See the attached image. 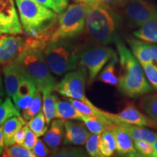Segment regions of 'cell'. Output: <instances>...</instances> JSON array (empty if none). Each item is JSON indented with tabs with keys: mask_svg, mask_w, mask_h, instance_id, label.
Instances as JSON below:
<instances>
[{
	"mask_svg": "<svg viewBox=\"0 0 157 157\" xmlns=\"http://www.w3.org/2000/svg\"><path fill=\"white\" fill-rule=\"evenodd\" d=\"M64 120L60 119H54L50 129H48L43 138L44 142L52 150V153L56 151L60 146L64 137Z\"/></svg>",
	"mask_w": 157,
	"mask_h": 157,
	"instance_id": "e0dca14e",
	"label": "cell"
},
{
	"mask_svg": "<svg viewBox=\"0 0 157 157\" xmlns=\"http://www.w3.org/2000/svg\"><path fill=\"white\" fill-rule=\"evenodd\" d=\"M134 146L137 151L141 156L152 157L154 153V148L151 143L146 140H135Z\"/></svg>",
	"mask_w": 157,
	"mask_h": 157,
	"instance_id": "8d00e7d4",
	"label": "cell"
},
{
	"mask_svg": "<svg viewBox=\"0 0 157 157\" xmlns=\"http://www.w3.org/2000/svg\"><path fill=\"white\" fill-rule=\"evenodd\" d=\"M23 33L14 0H0V35Z\"/></svg>",
	"mask_w": 157,
	"mask_h": 157,
	"instance_id": "9c48e42d",
	"label": "cell"
},
{
	"mask_svg": "<svg viewBox=\"0 0 157 157\" xmlns=\"http://www.w3.org/2000/svg\"><path fill=\"white\" fill-rule=\"evenodd\" d=\"M21 113L10 98H6L5 101L0 103V126L3 124L7 119L13 117H20Z\"/></svg>",
	"mask_w": 157,
	"mask_h": 157,
	"instance_id": "f1b7e54d",
	"label": "cell"
},
{
	"mask_svg": "<svg viewBox=\"0 0 157 157\" xmlns=\"http://www.w3.org/2000/svg\"><path fill=\"white\" fill-rule=\"evenodd\" d=\"M25 137V132L24 126H23L21 129H19L17 132L15 133L14 136V141L15 143H16L17 145H21L22 146L23 142H24Z\"/></svg>",
	"mask_w": 157,
	"mask_h": 157,
	"instance_id": "60d3db41",
	"label": "cell"
},
{
	"mask_svg": "<svg viewBox=\"0 0 157 157\" xmlns=\"http://www.w3.org/2000/svg\"><path fill=\"white\" fill-rule=\"evenodd\" d=\"M87 154L83 148L78 147H66L52 153V157H85Z\"/></svg>",
	"mask_w": 157,
	"mask_h": 157,
	"instance_id": "836d02e7",
	"label": "cell"
},
{
	"mask_svg": "<svg viewBox=\"0 0 157 157\" xmlns=\"http://www.w3.org/2000/svg\"><path fill=\"white\" fill-rule=\"evenodd\" d=\"M101 134L93 133L90 135L85 143L87 154L92 157H103L99 148V140Z\"/></svg>",
	"mask_w": 157,
	"mask_h": 157,
	"instance_id": "d6a6232c",
	"label": "cell"
},
{
	"mask_svg": "<svg viewBox=\"0 0 157 157\" xmlns=\"http://www.w3.org/2000/svg\"><path fill=\"white\" fill-rule=\"evenodd\" d=\"M4 157H36L30 149L26 148L21 145H11L6 146L2 153Z\"/></svg>",
	"mask_w": 157,
	"mask_h": 157,
	"instance_id": "1f68e13d",
	"label": "cell"
},
{
	"mask_svg": "<svg viewBox=\"0 0 157 157\" xmlns=\"http://www.w3.org/2000/svg\"><path fill=\"white\" fill-rule=\"evenodd\" d=\"M5 140H4V135L2 131V127L0 126V154H2L5 150Z\"/></svg>",
	"mask_w": 157,
	"mask_h": 157,
	"instance_id": "b9f144b4",
	"label": "cell"
},
{
	"mask_svg": "<svg viewBox=\"0 0 157 157\" xmlns=\"http://www.w3.org/2000/svg\"><path fill=\"white\" fill-rule=\"evenodd\" d=\"M116 140L113 127L101 133L99 140V148L103 157L112 156L116 151Z\"/></svg>",
	"mask_w": 157,
	"mask_h": 157,
	"instance_id": "484cf974",
	"label": "cell"
},
{
	"mask_svg": "<svg viewBox=\"0 0 157 157\" xmlns=\"http://www.w3.org/2000/svg\"><path fill=\"white\" fill-rule=\"evenodd\" d=\"M110 119L115 124L121 121L137 126L157 128L156 121L143 114L133 103H127L122 111L117 114L110 113Z\"/></svg>",
	"mask_w": 157,
	"mask_h": 157,
	"instance_id": "8fae6325",
	"label": "cell"
},
{
	"mask_svg": "<svg viewBox=\"0 0 157 157\" xmlns=\"http://www.w3.org/2000/svg\"><path fill=\"white\" fill-rule=\"evenodd\" d=\"M2 102V100H1V99H0V103H1Z\"/></svg>",
	"mask_w": 157,
	"mask_h": 157,
	"instance_id": "7dc6e473",
	"label": "cell"
},
{
	"mask_svg": "<svg viewBox=\"0 0 157 157\" xmlns=\"http://www.w3.org/2000/svg\"><path fill=\"white\" fill-rule=\"evenodd\" d=\"M68 101H70L78 111H80L82 114L87 116H95V117H109V112L104 111L103 110L98 109L94 104L90 102L89 99L86 101H79V100L69 98Z\"/></svg>",
	"mask_w": 157,
	"mask_h": 157,
	"instance_id": "d4e9b609",
	"label": "cell"
},
{
	"mask_svg": "<svg viewBox=\"0 0 157 157\" xmlns=\"http://www.w3.org/2000/svg\"><path fill=\"white\" fill-rule=\"evenodd\" d=\"M140 105L148 117L157 122V94L144 96Z\"/></svg>",
	"mask_w": 157,
	"mask_h": 157,
	"instance_id": "4dcf8cb0",
	"label": "cell"
},
{
	"mask_svg": "<svg viewBox=\"0 0 157 157\" xmlns=\"http://www.w3.org/2000/svg\"><path fill=\"white\" fill-rule=\"evenodd\" d=\"M83 114L74 107L70 101H58L56 103V119H76L82 120Z\"/></svg>",
	"mask_w": 157,
	"mask_h": 157,
	"instance_id": "603a6c76",
	"label": "cell"
},
{
	"mask_svg": "<svg viewBox=\"0 0 157 157\" xmlns=\"http://www.w3.org/2000/svg\"><path fill=\"white\" fill-rule=\"evenodd\" d=\"M26 125L33 131L37 137L43 136L48 129V124L46 122L44 114L42 111L29 120Z\"/></svg>",
	"mask_w": 157,
	"mask_h": 157,
	"instance_id": "83f0119b",
	"label": "cell"
},
{
	"mask_svg": "<svg viewBox=\"0 0 157 157\" xmlns=\"http://www.w3.org/2000/svg\"><path fill=\"white\" fill-rule=\"evenodd\" d=\"M65 135L63 143L65 145H83L90 136L84 123L71 121H64Z\"/></svg>",
	"mask_w": 157,
	"mask_h": 157,
	"instance_id": "2e32d148",
	"label": "cell"
},
{
	"mask_svg": "<svg viewBox=\"0 0 157 157\" xmlns=\"http://www.w3.org/2000/svg\"><path fill=\"white\" fill-rule=\"evenodd\" d=\"M26 124V121L20 116L10 118L2 125L5 146L15 144L14 136L15 133Z\"/></svg>",
	"mask_w": 157,
	"mask_h": 157,
	"instance_id": "ffe728a7",
	"label": "cell"
},
{
	"mask_svg": "<svg viewBox=\"0 0 157 157\" xmlns=\"http://www.w3.org/2000/svg\"><path fill=\"white\" fill-rule=\"evenodd\" d=\"M41 5L60 14L68 7V0H36Z\"/></svg>",
	"mask_w": 157,
	"mask_h": 157,
	"instance_id": "d590c367",
	"label": "cell"
},
{
	"mask_svg": "<svg viewBox=\"0 0 157 157\" xmlns=\"http://www.w3.org/2000/svg\"><path fill=\"white\" fill-rule=\"evenodd\" d=\"M87 5L76 2L68 5L59 14L56 25L52 31L50 42L60 39H69L78 36L85 28Z\"/></svg>",
	"mask_w": 157,
	"mask_h": 157,
	"instance_id": "8992f818",
	"label": "cell"
},
{
	"mask_svg": "<svg viewBox=\"0 0 157 157\" xmlns=\"http://www.w3.org/2000/svg\"><path fill=\"white\" fill-rule=\"evenodd\" d=\"M127 0H98V2L110 9H123Z\"/></svg>",
	"mask_w": 157,
	"mask_h": 157,
	"instance_id": "ab89813d",
	"label": "cell"
},
{
	"mask_svg": "<svg viewBox=\"0 0 157 157\" xmlns=\"http://www.w3.org/2000/svg\"><path fill=\"white\" fill-rule=\"evenodd\" d=\"M117 53L112 48L100 44L88 48L80 52L78 63L87 71V84L91 85L105 64Z\"/></svg>",
	"mask_w": 157,
	"mask_h": 157,
	"instance_id": "52a82bcc",
	"label": "cell"
},
{
	"mask_svg": "<svg viewBox=\"0 0 157 157\" xmlns=\"http://www.w3.org/2000/svg\"><path fill=\"white\" fill-rule=\"evenodd\" d=\"M114 43L122 70L118 82L121 93L129 98H137L151 93L153 88L147 81L142 66L132 51L127 48L118 36Z\"/></svg>",
	"mask_w": 157,
	"mask_h": 157,
	"instance_id": "7a4b0ae2",
	"label": "cell"
},
{
	"mask_svg": "<svg viewBox=\"0 0 157 157\" xmlns=\"http://www.w3.org/2000/svg\"><path fill=\"white\" fill-rule=\"evenodd\" d=\"M5 95V92H4V88L2 85V81L1 74H0V97H2Z\"/></svg>",
	"mask_w": 157,
	"mask_h": 157,
	"instance_id": "f6af8a7d",
	"label": "cell"
},
{
	"mask_svg": "<svg viewBox=\"0 0 157 157\" xmlns=\"http://www.w3.org/2000/svg\"><path fill=\"white\" fill-rule=\"evenodd\" d=\"M41 93L42 92L37 89L32 103L27 109L23 110L22 117L25 121L31 120L33 117H34L37 113L42 111V95Z\"/></svg>",
	"mask_w": 157,
	"mask_h": 157,
	"instance_id": "f546056e",
	"label": "cell"
},
{
	"mask_svg": "<svg viewBox=\"0 0 157 157\" xmlns=\"http://www.w3.org/2000/svg\"><path fill=\"white\" fill-rule=\"evenodd\" d=\"M80 52L77 45L69 42L68 39H60L52 41L47 44L44 56L51 73L61 76L75 69Z\"/></svg>",
	"mask_w": 157,
	"mask_h": 157,
	"instance_id": "5b68a950",
	"label": "cell"
},
{
	"mask_svg": "<svg viewBox=\"0 0 157 157\" xmlns=\"http://www.w3.org/2000/svg\"><path fill=\"white\" fill-rule=\"evenodd\" d=\"M72 1H74V2H80V0H72Z\"/></svg>",
	"mask_w": 157,
	"mask_h": 157,
	"instance_id": "bcb514c9",
	"label": "cell"
},
{
	"mask_svg": "<svg viewBox=\"0 0 157 157\" xmlns=\"http://www.w3.org/2000/svg\"><path fill=\"white\" fill-rule=\"evenodd\" d=\"M3 72L5 75L6 93L10 98H13L17 93L19 83L23 75L13 62L5 65Z\"/></svg>",
	"mask_w": 157,
	"mask_h": 157,
	"instance_id": "ac0fdd59",
	"label": "cell"
},
{
	"mask_svg": "<svg viewBox=\"0 0 157 157\" xmlns=\"http://www.w3.org/2000/svg\"><path fill=\"white\" fill-rule=\"evenodd\" d=\"M24 129L25 132V137L22 146L25 147L26 148L32 150L33 147H34V144L37 140V137L26 124L24 126Z\"/></svg>",
	"mask_w": 157,
	"mask_h": 157,
	"instance_id": "f35d334b",
	"label": "cell"
},
{
	"mask_svg": "<svg viewBox=\"0 0 157 157\" xmlns=\"http://www.w3.org/2000/svg\"><path fill=\"white\" fill-rule=\"evenodd\" d=\"M135 38L144 42L157 44V11L133 32Z\"/></svg>",
	"mask_w": 157,
	"mask_h": 157,
	"instance_id": "d6986e66",
	"label": "cell"
},
{
	"mask_svg": "<svg viewBox=\"0 0 157 157\" xmlns=\"http://www.w3.org/2000/svg\"><path fill=\"white\" fill-rule=\"evenodd\" d=\"M20 21L25 33L29 36L39 37L50 42L46 34H52L56 13L36 0H15Z\"/></svg>",
	"mask_w": 157,
	"mask_h": 157,
	"instance_id": "3957f363",
	"label": "cell"
},
{
	"mask_svg": "<svg viewBox=\"0 0 157 157\" xmlns=\"http://www.w3.org/2000/svg\"><path fill=\"white\" fill-rule=\"evenodd\" d=\"M131 51L140 63H153L157 65V44L144 42L138 39L128 40Z\"/></svg>",
	"mask_w": 157,
	"mask_h": 157,
	"instance_id": "4fadbf2b",
	"label": "cell"
},
{
	"mask_svg": "<svg viewBox=\"0 0 157 157\" xmlns=\"http://www.w3.org/2000/svg\"><path fill=\"white\" fill-rule=\"evenodd\" d=\"M32 151L35 156L38 157L47 156L50 153V149L46 146L45 143L43 142L41 139H37L36 143L32 148Z\"/></svg>",
	"mask_w": 157,
	"mask_h": 157,
	"instance_id": "74e56055",
	"label": "cell"
},
{
	"mask_svg": "<svg viewBox=\"0 0 157 157\" xmlns=\"http://www.w3.org/2000/svg\"><path fill=\"white\" fill-rule=\"evenodd\" d=\"M147 79L152 87L157 90V65L153 63H140Z\"/></svg>",
	"mask_w": 157,
	"mask_h": 157,
	"instance_id": "e575fe53",
	"label": "cell"
},
{
	"mask_svg": "<svg viewBox=\"0 0 157 157\" xmlns=\"http://www.w3.org/2000/svg\"><path fill=\"white\" fill-rule=\"evenodd\" d=\"M42 93V109L46 122L50 124L54 118H56V103L58 98L51 90H43Z\"/></svg>",
	"mask_w": 157,
	"mask_h": 157,
	"instance_id": "cb8c5ba5",
	"label": "cell"
},
{
	"mask_svg": "<svg viewBox=\"0 0 157 157\" xmlns=\"http://www.w3.org/2000/svg\"><path fill=\"white\" fill-rule=\"evenodd\" d=\"M49 42L44 39L29 36L25 39L22 50L13 61L23 75L32 80L41 92L53 91L57 84L44 56V50Z\"/></svg>",
	"mask_w": 157,
	"mask_h": 157,
	"instance_id": "6da1fadb",
	"label": "cell"
},
{
	"mask_svg": "<svg viewBox=\"0 0 157 157\" xmlns=\"http://www.w3.org/2000/svg\"><path fill=\"white\" fill-rule=\"evenodd\" d=\"M25 39L11 34L0 35V65L13 62L24 45Z\"/></svg>",
	"mask_w": 157,
	"mask_h": 157,
	"instance_id": "7c38bea8",
	"label": "cell"
},
{
	"mask_svg": "<svg viewBox=\"0 0 157 157\" xmlns=\"http://www.w3.org/2000/svg\"><path fill=\"white\" fill-rule=\"evenodd\" d=\"M36 90V86L34 82L23 75L19 83L17 93L13 98L15 106L19 111H23L31 105Z\"/></svg>",
	"mask_w": 157,
	"mask_h": 157,
	"instance_id": "5bb4252c",
	"label": "cell"
},
{
	"mask_svg": "<svg viewBox=\"0 0 157 157\" xmlns=\"http://www.w3.org/2000/svg\"><path fill=\"white\" fill-rule=\"evenodd\" d=\"M79 2H83L86 5H90V4L98 2V0H80Z\"/></svg>",
	"mask_w": 157,
	"mask_h": 157,
	"instance_id": "ee69618b",
	"label": "cell"
},
{
	"mask_svg": "<svg viewBox=\"0 0 157 157\" xmlns=\"http://www.w3.org/2000/svg\"><path fill=\"white\" fill-rule=\"evenodd\" d=\"M116 140V151L121 156L139 157L140 154L135 148L133 140L121 125L116 124L113 127Z\"/></svg>",
	"mask_w": 157,
	"mask_h": 157,
	"instance_id": "9a60e30c",
	"label": "cell"
},
{
	"mask_svg": "<svg viewBox=\"0 0 157 157\" xmlns=\"http://www.w3.org/2000/svg\"><path fill=\"white\" fill-rule=\"evenodd\" d=\"M153 148H154V153L152 157H157V139L153 143Z\"/></svg>",
	"mask_w": 157,
	"mask_h": 157,
	"instance_id": "7bdbcfd3",
	"label": "cell"
},
{
	"mask_svg": "<svg viewBox=\"0 0 157 157\" xmlns=\"http://www.w3.org/2000/svg\"><path fill=\"white\" fill-rule=\"evenodd\" d=\"M82 121L87 127L88 130L92 133H100L111 129L116 124L109 117H95V116H82Z\"/></svg>",
	"mask_w": 157,
	"mask_h": 157,
	"instance_id": "7402d4cb",
	"label": "cell"
},
{
	"mask_svg": "<svg viewBox=\"0 0 157 157\" xmlns=\"http://www.w3.org/2000/svg\"><path fill=\"white\" fill-rule=\"evenodd\" d=\"M85 29L92 40L99 44L114 42L117 22L111 9L97 2L87 5Z\"/></svg>",
	"mask_w": 157,
	"mask_h": 157,
	"instance_id": "277c9868",
	"label": "cell"
},
{
	"mask_svg": "<svg viewBox=\"0 0 157 157\" xmlns=\"http://www.w3.org/2000/svg\"><path fill=\"white\" fill-rule=\"evenodd\" d=\"M118 58L114 57L110 60L107 66L103 68L102 71L100 72L98 80L109 85L117 86L119 82V78L116 75V64H117Z\"/></svg>",
	"mask_w": 157,
	"mask_h": 157,
	"instance_id": "4316f807",
	"label": "cell"
},
{
	"mask_svg": "<svg viewBox=\"0 0 157 157\" xmlns=\"http://www.w3.org/2000/svg\"><path fill=\"white\" fill-rule=\"evenodd\" d=\"M123 9L125 16L134 27L140 26L157 11L156 7L146 0H127Z\"/></svg>",
	"mask_w": 157,
	"mask_h": 157,
	"instance_id": "30bf717a",
	"label": "cell"
},
{
	"mask_svg": "<svg viewBox=\"0 0 157 157\" xmlns=\"http://www.w3.org/2000/svg\"><path fill=\"white\" fill-rule=\"evenodd\" d=\"M87 82V71L81 66L78 69L68 72L57 83L55 90L68 98L86 101L85 87Z\"/></svg>",
	"mask_w": 157,
	"mask_h": 157,
	"instance_id": "ba28073f",
	"label": "cell"
},
{
	"mask_svg": "<svg viewBox=\"0 0 157 157\" xmlns=\"http://www.w3.org/2000/svg\"><path fill=\"white\" fill-rule=\"evenodd\" d=\"M117 124L121 125L133 140H146L153 143L157 139V133L144 127L129 124L124 122H117Z\"/></svg>",
	"mask_w": 157,
	"mask_h": 157,
	"instance_id": "44dd1931",
	"label": "cell"
}]
</instances>
